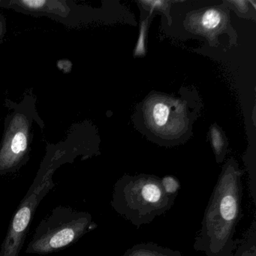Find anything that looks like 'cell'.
<instances>
[{
    "mask_svg": "<svg viewBox=\"0 0 256 256\" xmlns=\"http://www.w3.org/2000/svg\"><path fill=\"white\" fill-rule=\"evenodd\" d=\"M168 196L160 181L140 178L116 188L114 203L118 204L120 212L130 220L143 221L166 210L169 204Z\"/></svg>",
    "mask_w": 256,
    "mask_h": 256,
    "instance_id": "3",
    "label": "cell"
},
{
    "mask_svg": "<svg viewBox=\"0 0 256 256\" xmlns=\"http://www.w3.org/2000/svg\"><path fill=\"white\" fill-rule=\"evenodd\" d=\"M220 20H221V16L220 13L216 10H210L204 14L202 24L206 29H214L218 26Z\"/></svg>",
    "mask_w": 256,
    "mask_h": 256,
    "instance_id": "7",
    "label": "cell"
},
{
    "mask_svg": "<svg viewBox=\"0 0 256 256\" xmlns=\"http://www.w3.org/2000/svg\"><path fill=\"white\" fill-rule=\"evenodd\" d=\"M95 227L88 212L70 206H56L36 229L26 253L46 254L59 251L70 246Z\"/></svg>",
    "mask_w": 256,
    "mask_h": 256,
    "instance_id": "2",
    "label": "cell"
},
{
    "mask_svg": "<svg viewBox=\"0 0 256 256\" xmlns=\"http://www.w3.org/2000/svg\"><path fill=\"white\" fill-rule=\"evenodd\" d=\"M240 175L229 167L214 188L204 218L208 248L217 253L224 248L238 221L240 204Z\"/></svg>",
    "mask_w": 256,
    "mask_h": 256,
    "instance_id": "1",
    "label": "cell"
},
{
    "mask_svg": "<svg viewBox=\"0 0 256 256\" xmlns=\"http://www.w3.org/2000/svg\"><path fill=\"white\" fill-rule=\"evenodd\" d=\"M145 24L142 25L140 29V38H139L138 43L136 47V56H142L144 54V38H145Z\"/></svg>",
    "mask_w": 256,
    "mask_h": 256,
    "instance_id": "9",
    "label": "cell"
},
{
    "mask_svg": "<svg viewBox=\"0 0 256 256\" xmlns=\"http://www.w3.org/2000/svg\"><path fill=\"white\" fill-rule=\"evenodd\" d=\"M124 256H176L166 252L161 248L150 247L146 245H138L128 250Z\"/></svg>",
    "mask_w": 256,
    "mask_h": 256,
    "instance_id": "5",
    "label": "cell"
},
{
    "mask_svg": "<svg viewBox=\"0 0 256 256\" xmlns=\"http://www.w3.org/2000/svg\"><path fill=\"white\" fill-rule=\"evenodd\" d=\"M161 184L164 192L168 194H174L179 190V182L172 176H166L163 178Z\"/></svg>",
    "mask_w": 256,
    "mask_h": 256,
    "instance_id": "8",
    "label": "cell"
},
{
    "mask_svg": "<svg viewBox=\"0 0 256 256\" xmlns=\"http://www.w3.org/2000/svg\"><path fill=\"white\" fill-rule=\"evenodd\" d=\"M212 139L214 148L216 150L217 154H220L222 148L223 142L220 132L215 128H212Z\"/></svg>",
    "mask_w": 256,
    "mask_h": 256,
    "instance_id": "10",
    "label": "cell"
},
{
    "mask_svg": "<svg viewBox=\"0 0 256 256\" xmlns=\"http://www.w3.org/2000/svg\"><path fill=\"white\" fill-rule=\"evenodd\" d=\"M242 256H256V253H251L250 252H246L245 253L242 254Z\"/></svg>",
    "mask_w": 256,
    "mask_h": 256,
    "instance_id": "11",
    "label": "cell"
},
{
    "mask_svg": "<svg viewBox=\"0 0 256 256\" xmlns=\"http://www.w3.org/2000/svg\"><path fill=\"white\" fill-rule=\"evenodd\" d=\"M169 109L166 104L158 103L154 108V118L156 125L162 126L167 122L168 118Z\"/></svg>",
    "mask_w": 256,
    "mask_h": 256,
    "instance_id": "6",
    "label": "cell"
},
{
    "mask_svg": "<svg viewBox=\"0 0 256 256\" xmlns=\"http://www.w3.org/2000/svg\"><path fill=\"white\" fill-rule=\"evenodd\" d=\"M43 168L30 187L12 217L6 236L0 250V256H19L28 229L40 202L54 187L52 176L55 167Z\"/></svg>",
    "mask_w": 256,
    "mask_h": 256,
    "instance_id": "4",
    "label": "cell"
}]
</instances>
